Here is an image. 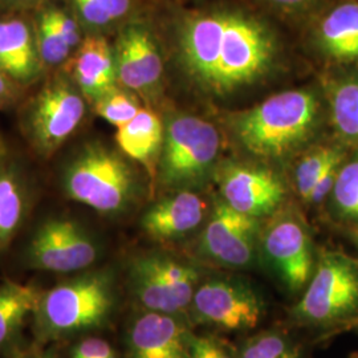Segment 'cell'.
<instances>
[{
	"mask_svg": "<svg viewBox=\"0 0 358 358\" xmlns=\"http://www.w3.org/2000/svg\"><path fill=\"white\" fill-rule=\"evenodd\" d=\"M115 59L117 80L124 88L148 94L158 85L164 64L148 28L134 24L122 29L115 44Z\"/></svg>",
	"mask_w": 358,
	"mask_h": 358,
	"instance_id": "5bb4252c",
	"label": "cell"
},
{
	"mask_svg": "<svg viewBox=\"0 0 358 358\" xmlns=\"http://www.w3.org/2000/svg\"><path fill=\"white\" fill-rule=\"evenodd\" d=\"M206 203L196 194L178 192L152 206L142 217L143 231L158 241L179 238L199 226Z\"/></svg>",
	"mask_w": 358,
	"mask_h": 358,
	"instance_id": "ac0fdd59",
	"label": "cell"
},
{
	"mask_svg": "<svg viewBox=\"0 0 358 358\" xmlns=\"http://www.w3.org/2000/svg\"><path fill=\"white\" fill-rule=\"evenodd\" d=\"M333 199L341 215L358 220V159L338 171Z\"/></svg>",
	"mask_w": 358,
	"mask_h": 358,
	"instance_id": "f1b7e54d",
	"label": "cell"
},
{
	"mask_svg": "<svg viewBox=\"0 0 358 358\" xmlns=\"http://www.w3.org/2000/svg\"><path fill=\"white\" fill-rule=\"evenodd\" d=\"M219 134L210 122L192 115L174 118L165 137L164 176L180 182L199 176L217 157Z\"/></svg>",
	"mask_w": 358,
	"mask_h": 358,
	"instance_id": "30bf717a",
	"label": "cell"
},
{
	"mask_svg": "<svg viewBox=\"0 0 358 358\" xmlns=\"http://www.w3.org/2000/svg\"><path fill=\"white\" fill-rule=\"evenodd\" d=\"M7 155H8V146H7V142L4 141L3 136L0 134V164L4 162Z\"/></svg>",
	"mask_w": 358,
	"mask_h": 358,
	"instance_id": "d590c367",
	"label": "cell"
},
{
	"mask_svg": "<svg viewBox=\"0 0 358 358\" xmlns=\"http://www.w3.org/2000/svg\"><path fill=\"white\" fill-rule=\"evenodd\" d=\"M96 113L106 122L120 128L134 118L141 110L138 99L128 90H110L94 101Z\"/></svg>",
	"mask_w": 358,
	"mask_h": 358,
	"instance_id": "4316f807",
	"label": "cell"
},
{
	"mask_svg": "<svg viewBox=\"0 0 358 358\" xmlns=\"http://www.w3.org/2000/svg\"><path fill=\"white\" fill-rule=\"evenodd\" d=\"M99 257V247L75 219L51 217L34 234L27 260L34 268L69 273L90 268Z\"/></svg>",
	"mask_w": 358,
	"mask_h": 358,
	"instance_id": "9c48e42d",
	"label": "cell"
},
{
	"mask_svg": "<svg viewBox=\"0 0 358 358\" xmlns=\"http://www.w3.org/2000/svg\"><path fill=\"white\" fill-rule=\"evenodd\" d=\"M36 38L43 63L47 66H60L69 60L72 50L65 43L50 13L43 7L36 19Z\"/></svg>",
	"mask_w": 358,
	"mask_h": 358,
	"instance_id": "d4e9b609",
	"label": "cell"
},
{
	"mask_svg": "<svg viewBox=\"0 0 358 358\" xmlns=\"http://www.w3.org/2000/svg\"><path fill=\"white\" fill-rule=\"evenodd\" d=\"M341 155L334 149H319L315 153L307 155L297 167L296 171V185L301 198L309 202V196L319 182L324 171L332 165L333 162L340 161Z\"/></svg>",
	"mask_w": 358,
	"mask_h": 358,
	"instance_id": "83f0119b",
	"label": "cell"
},
{
	"mask_svg": "<svg viewBox=\"0 0 358 358\" xmlns=\"http://www.w3.org/2000/svg\"><path fill=\"white\" fill-rule=\"evenodd\" d=\"M85 100L66 73L51 78L32 99L23 127L38 155L50 157L76 131L87 113Z\"/></svg>",
	"mask_w": 358,
	"mask_h": 358,
	"instance_id": "8992f818",
	"label": "cell"
},
{
	"mask_svg": "<svg viewBox=\"0 0 358 358\" xmlns=\"http://www.w3.org/2000/svg\"><path fill=\"white\" fill-rule=\"evenodd\" d=\"M357 315L358 263L343 254H324L292 316L309 325L333 327Z\"/></svg>",
	"mask_w": 358,
	"mask_h": 358,
	"instance_id": "5b68a950",
	"label": "cell"
},
{
	"mask_svg": "<svg viewBox=\"0 0 358 358\" xmlns=\"http://www.w3.org/2000/svg\"><path fill=\"white\" fill-rule=\"evenodd\" d=\"M83 28L96 32L122 20L131 10V0H66Z\"/></svg>",
	"mask_w": 358,
	"mask_h": 358,
	"instance_id": "603a6c76",
	"label": "cell"
},
{
	"mask_svg": "<svg viewBox=\"0 0 358 358\" xmlns=\"http://www.w3.org/2000/svg\"><path fill=\"white\" fill-rule=\"evenodd\" d=\"M13 358H59L55 350H41V349H34V350H28L24 353L17 355Z\"/></svg>",
	"mask_w": 358,
	"mask_h": 358,
	"instance_id": "836d02e7",
	"label": "cell"
},
{
	"mask_svg": "<svg viewBox=\"0 0 358 358\" xmlns=\"http://www.w3.org/2000/svg\"><path fill=\"white\" fill-rule=\"evenodd\" d=\"M340 161L333 162L332 165H329V167L324 171V174L319 179V182L316 183L315 189L312 190V194L309 196V202L320 203L327 198V195L332 192L334 183H336V178H337V174H338L337 167H338Z\"/></svg>",
	"mask_w": 358,
	"mask_h": 358,
	"instance_id": "1f68e13d",
	"label": "cell"
},
{
	"mask_svg": "<svg viewBox=\"0 0 358 358\" xmlns=\"http://www.w3.org/2000/svg\"><path fill=\"white\" fill-rule=\"evenodd\" d=\"M190 308L196 322L232 332L254 329L264 313L260 294L248 282L229 279L201 282Z\"/></svg>",
	"mask_w": 358,
	"mask_h": 358,
	"instance_id": "ba28073f",
	"label": "cell"
},
{
	"mask_svg": "<svg viewBox=\"0 0 358 358\" xmlns=\"http://www.w3.org/2000/svg\"><path fill=\"white\" fill-rule=\"evenodd\" d=\"M266 29L239 15L214 13L192 19L182 35L185 64L206 87L227 92L260 76L272 59Z\"/></svg>",
	"mask_w": 358,
	"mask_h": 358,
	"instance_id": "6da1fadb",
	"label": "cell"
},
{
	"mask_svg": "<svg viewBox=\"0 0 358 358\" xmlns=\"http://www.w3.org/2000/svg\"><path fill=\"white\" fill-rule=\"evenodd\" d=\"M269 1L282 6V7H301L312 0H269Z\"/></svg>",
	"mask_w": 358,
	"mask_h": 358,
	"instance_id": "e575fe53",
	"label": "cell"
},
{
	"mask_svg": "<svg viewBox=\"0 0 358 358\" xmlns=\"http://www.w3.org/2000/svg\"><path fill=\"white\" fill-rule=\"evenodd\" d=\"M45 0H0V6L13 10H26L43 4Z\"/></svg>",
	"mask_w": 358,
	"mask_h": 358,
	"instance_id": "d6a6232c",
	"label": "cell"
},
{
	"mask_svg": "<svg viewBox=\"0 0 358 358\" xmlns=\"http://www.w3.org/2000/svg\"><path fill=\"white\" fill-rule=\"evenodd\" d=\"M257 229V217L242 214L226 202L217 203L203 232V252L223 266L247 267L254 257Z\"/></svg>",
	"mask_w": 358,
	"mask_h": 358,
	"instance_id": "7c38bea8",
	"label": "cell"
},
{
	"mask_svg": "<svg viewBox=\"0 0 358 358\" xmlns=\"http://www.w3.org/2000/svg\"><path fill=\"white\" fill-rule=\"evenodd\" d=\"M353 236H355V241L358 243V229H356L355 232H353Z\"/></svg>",
	"mask_w": 358,
	"mask_h": 358,
	"instance_id": "8d00e7d4",
	"label": "cell"
},
{
	"mask_svg": "<svg viewBox=\"0 0 358 358\" xmlns=\"http://www.w3.org/2000/svg\"><path fill=\"white\" fill-rule=\"evenodd\" d=\"M27 186L15 166L0 164V248L11 243L27 214Z\"/></svg>",
	"mask_w": 358,
	"mask_h": 358,
	"instance_id": "44dd1931",
	"label": "cell"
},
{
	"mask_svg": "<svg viewBox=\"0 0 358 358\" xmlns=\"http://www.w3.org/2000/svg\"><path fill=\"white\" fill-rule=\"evenodd\" d=\"M317 103L312 93L288 90L245 112L236 122L244 148L257 157H280L307 138L315 125Z\"/></svg>",
	"mask_w": 358,
	"mask_h": 358,
	"instance_id": "7a4b0ae2",
	"label": "cell"
},
{
	"mask_svg": "<svg viewBox=\"0 0 358 358\" xmlns=\"http://www.w3.org/2000/svg\"><path fill=\"white\" fill-rule=\"evenodd\" d=\"M263 250L291 292L306 289L316 264L309 235L297 219L282 217L273 220L264 232Z\"/></svg>",
	"mask_w": 358,
	"mask_h": 358,
	"instance_id": "8fae6325",
	"label": "cell"
},
{
	"mask_svg": "<svg viewBox=\"0 0 358 358\" xmlns=\"http://www.w3.org/2000/svg\"><path fill=\"white\" fill-rule=\"evenodd\" d=\"M115 306L109 271H93L59 282L40 296L35 310L38 331L57 337L99 328Z\"/></svg>",
	"mask_w": 358,
	"mask_h": 358,
	"instance_id": "3957f363",
	"label": "cell"
},
{
	"mask_svg": "<svg viewBox=\"0 0 358 358\" xmlns=\"http://www.w3.org/2000/svg\"><path fill=\"white\" fill-rule=\"evenodd\" d=\"M164 140L162 122L152 110L142 108L138 115L117 128L115 141L120 149L134 161L152 164Z\"/></svg>",
	"mask_w": 358,
	"mask_h": 358,
	"instance_id": "d6986e66",
	"label": "cell"
},
{
	"mask_svg": "<svg viewBox=\"0 0 358 358\" xmlns=\"http://www.w3.org/2000/svg\"><path fill=\"white\" fill-rule=\"evenodd\" d=\"M192 336L177 315L145 309L129 327L127 358H192Z\"/></svg>",
	"mask_w": 358,
	"mask_h": 358,
	"instance_id": "4fadbf2b",
	"label": "cell"
},
{
	"mask_svg": "<svg viewBox=\"0 0 358 358\" xmlns=\"http://www.w3.org/2000/svg\"><path fill=\"white\" fill-rule=\"evenodd\" d=\"M239 358H301L299 346L282 333L264 331L244 344Z\"/></svg>",
	"mask_w": 358,
	"mask_h": 358,
	"instance_id": "484cf974",
	"label": "cell"
},
{
	"mask_svg": "<svg viewBox=\"0 0 358 358\" xmlns=\"http://www.w3.org/2000/svg\"><path fill=\"white\" fill-rule=\"evenodd\" d=\"M71 77L87 100L94 103L117 88L115 51L106 38L88 35L75 52Z\"/></svg>",
	"mask_w": 358,
	"mask_h": 358,
	"instance_id": "e0dca14e",
	"label": "cell"
},
{
	"mask_svg": "<svg viewBox=\"0 0 358 358\" xmlns=\"http://www.w3.org/2000/svg\"><path fill=\"white\" fill-rule=\"evenodd\" d=\"M40 296L29 285L13 282L0 285V348L13 338L29 313H35Z\"/></svg>",
	"mask_w": 358,
	"mask_h": 358,
	"instance_id": "7402d4cb",
	"label": "cell"
},
{
	"mask_svg": "<svg viewBox=\"0 0 358 358\" xmlns=\"http://www.w3.org/2000/svg\"><path fill=\"white\" fill-rule=\"evenodd\" d=\"M66 196L101 214H117L128 207L134 194V177L128 164L99 143L84 146L63 173Z\"/></svg>",
	"mask_w": 358,
	"mask_h": 358,
	"instance_id": "277c9868",
	"label": "cell"
},
{
	"mask_svg": "<svg viewBox=\"0 0 358 358\" xmlns=\"http://www.w3.org/2000/svg\"><path fill=\"white\" fill-rule=\"evenodd\" d=\"M44 69L35 24L24 17L0 19V72L16 85H31Z\"/></svg>",
	"mask_w": 358,
	"mask_h": 358,
	"instance_id": "2e32d148",
	"label": "cell"
},
{
	"mask_svg": "<svg viewBox=\"0 0 358 358\" xmlns=\"http://www.w3.org/2000/svg\"><path fill=\"white\" fill-rule=\"evenodd\" d=\"M129 284L146 310L178 315L190 308L199 273L171 257L142 256L130 266Z\"/></svg>",
	"mask_w": 358,
	"mask_h": 358,
	"instance_id": "52a82bcc",
	"label": "cell"
},
{
	"mask_svg": "<svg viewBox=\"0 0 358 358\" xmlns=\"http://www.w3.org/2000/svg\"><path fill=\"white\" fill-rule=\"evenodd\" d=\"M333 124L349 140L358 141V81H346L333 90Z\"/></svg>",
	"mask_w": 358,
	"mask_h": 358,
	"instance_id": "cb8c5ba5",
	"label": "cell"
},
{
	"mask_svg": "<svg viewBox=\"0 0 358 358\" xmlns=\"http://www.w3.org/2000/svg\"><path fill=\"white\" fill-rule=\"evenodd\" d=\"M71 358H117L113 346L97 337L84 338L72 348Z\"/></svg>",
	"mask_w": 358,
	"mask_h": 358,
	"instance_id": "f546056e",
	"label": "cell"
},
{
	"mask_svg": "<svg viewBox=\"0 0 358 358\" xmlns=\"http://www.w3.org/2000/svg\"><path fill=\"white\" fill-rule=\"evenodd\" d=\"M321 43L331 56L358 60V3L349 1L329 13L320 29Z\"/></svg>",
	"mask_w": 358,
	"mask_h": 358,
	"instance_id": "ffe728a7",
	"label": "cell"
},
{
	"mask_svg": "<svg viewBox=\"0 0 358 358\" xmlns=\"http://www.w3.org/2000/svg\"><path fill=\"white\" fill-rule=\"evenodd\" d=\"M192 358H234L227 348L213 337L192 336Z\"/></svg>",
	"mask_w": 358,
	"mask_h": 358,
	"instance_id": "4dcf8cb0",
	"label": "cell"
},
{
	"mask_svg": "<svg viewBox=\"0 0 358 358\" xmlns=\"http://www.w3.org/2000/svg\"><path fill=\"white\" fill-rule=\"evenodd\" d=\"M219 185L224 202L250 217L271 214L284 198V186L280 179L268 170L227 167L220 174Z\"/></svg>",
	"mask_w": 358,
	"mask_h": 358,
	"instance_id": "9a60e30c",
	"label": "cell"
}]
</instances>
